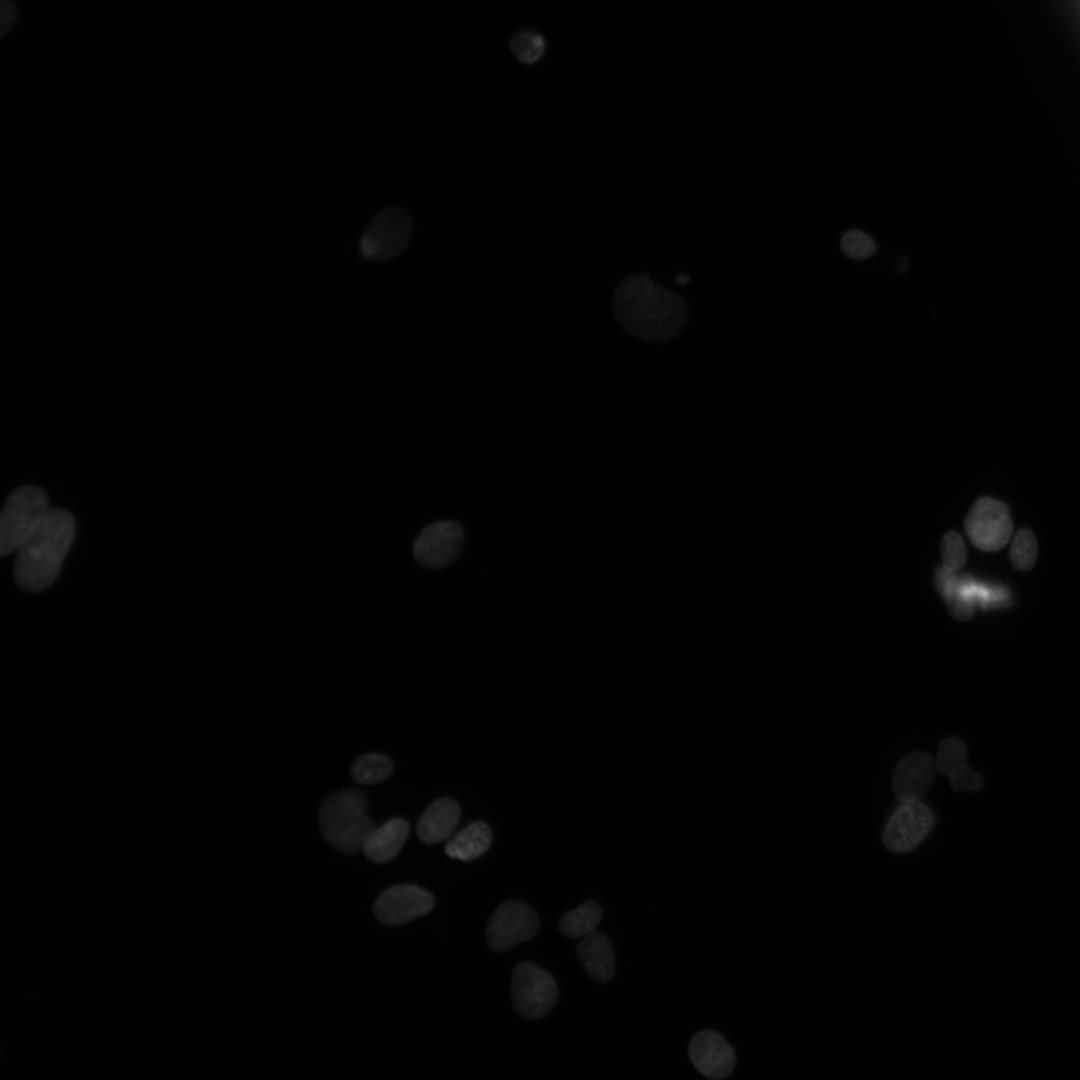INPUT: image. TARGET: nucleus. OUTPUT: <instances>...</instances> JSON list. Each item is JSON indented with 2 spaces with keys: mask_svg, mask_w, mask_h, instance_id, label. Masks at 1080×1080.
<instances>
[{
  "mask_svg": "<svg viewBox=\"0 0 1080 1080\" xmlns=\"http://www.w3.org/2000/svg\"><path fill=\"white\" fill-rule=\"evenodd\" d=\"M460 819L458 804L449 798L438 799L422 814L417 826L419 838L428 844L447 839Z\"/></svg>",
  "mask_w": 1080,
  "mask_h": 1080,
  "instance_id": "2eb2a0df",
  "label": "nucleus"
},
{
  "mask_svg": "<svg viewBox=\"0 0 1080 1080\" xmlns=\"http://www.w3.org/2000/svg\"><path fill=\"white\" fill-rule=\"evenodd\" d=\"M409 834V824L401 818L387 821L371 831L363 844L365 856L374 863H386L400 851Z\"/></svg>",
  "mask_w": 1080,
  "mask_h": 1080,
  "instance_id": "dca6fc26",
  "label": "nucleus"
},
{
  "mask_svg": "<svg viewBox=\"0 0 1080 1080\" xmlns=\"http://www.w3.org/2000/svg\"><path fill=\"white\" fill-rule=\"evenodd\" d=\"M935 761L925 752L914 751L896 765L892 780L894 795L901 801L919 800L936 776Z\"/></svg>",
  "mask_w": 1080,
  "mask_h": 1080,
  "instance_id": "ddd939ff",
  "label": "nucleus"
},
{
  "mask_svg": "<svg viewBox=\"0 0 1080 1080\" xmlns=\"http://www.w3.org/2000/svg\"><path fill=\"white\" fill-rule=\"evenodd\" d=\"M392 763L384 755L370 753L360 756L351 767L352 778L360 784H376L386 780Z\"/></svg>",
  "mask_w": 1080,
  "mask_h": 1080,
  "instance_id": "aec40b11",
  "label": "nucleus"
},
{
  "mask_svg": "<svg viewBox=\"0 0 1080 1080\" xmlns=\"http://www.w3.org/2000/svg\"><path fill=\"white\" fill-rule=\"evenodd\" d=\"M601 916V907L596 902L589 901L565 913L559 921V930L566 937H585L593 932Z\"/></svg>",
  "mask_w": 1080,
  "mask_h": 1080,
  "instance_id": "6ab92c4d",
  "label": "nucleus"
},
{
  "mask_svg": "<svg viewBox=\"0 0 1080 1080\" xmlns=\"http://www.w3.org/2000/svg\"><path fill=\"white\" fill-rule=\"evenodd\" d=\"M934 821L933 812L924 803L903 801L884 829L883 843L892 852H908L928 835Z\"/></svg>",
  "mask_w": 1080,
  "mask_h": 1080,
  "instance_id": "1a4fd4ad",
  "label": "nucleus"
},
{
  "mask_svg": "<svg viewBox=\"0 0 1080 1080\" xmlns=\"http://www.w3.org/2000/svg\"><path fill=\"white\" fill-rule=\"evenodd\" d=\"M1009 557L1013 567L1019 571L1033 568L1037 559V542L1030 530L1021 529L1016 533Z\"/></svg>",
  "mask_w": 1080,
  "mask_h": 1080,
  "instance_id": "4be33fe9",
  "label": "nucleus"
},
{
  "mask_svg": "<svg viewBox=\"0 0 1080 1080\" xmlns=\"http://www.w3.org/2000/svg\"><path fill=\"white\" fill-rule=\"evenodd\" d=\"M509 47L518 62L532 65L538 62L546 50L544 37L534 31H519L512 35Z\"/></svg>",
  "mask_w": 1080,
  "mask_h": 1080,
  "instance_id": "412c9836",
  "label": "nucleus"
},
{
  "mask_svg": "<svg viewBox=\"0 0 1080 1080\" xmlns=\"http://www.w3.org/2000/svg\"><path fill=\"white\" fill-rule=\"evenodd\" d=\"M434 906L432 895L410 884L386 889L374 904L377 919L386 925H400L430 912Z\"/></svg>",
  "mask_w": 1080,
  "mask_h": 1080,
  "instance_id": "9b49d317",
  "label": "nucleus"
},
{
  "mask_svg": "<svg viewBox=\"0 0 1080 1080\" xmlns=\"http://www.w3.org/2000/svg\"><path fill=\"white\" fill-rule=\"evenodd\" d=\"M538 926V918L530 907L517 901L505 902L489 920L486 941L492 950L505 952L531 939Z\"/></svg>",
  "mask_w": 1080,
  "mask_h": 1080,
  "instance_id": "6e6552de",
  "label": "nucleus"
},
{
  "mask_svg": "<svg viewBox=\"0 0 1080 1080\" xmlns=\"http://www.w3.org/2000/svg\"><path fill=\"white\" fill-rule=\"evenodd\" d=\"M577 955L589 976L597 982L609 981L615 972V955L609 940L590 933L577 946Z\"/></svg>",
  "mask_w": 1080,
  "mask_h": 1080,
  "instance_id": "f3484780",
  "label": "nucleus"
},
{
  "mask_svg": "<svg viewBox=\"0 0 1080 1080\" xmlns=\"http://www.w3.org/2000/svg\"><path fill=\"white\" fill-rule=\"evenodd\" d=\"M511 996L520 1016L539 1019L552 1010L558 992L548 972L533 963L522 962L513 971Z\"/></svg>",
  "mask_w": 1080,
  "mask_h": 1080,
  "instance_id": "423d86ee",
  "label": "nucleus"
},
{
  "mask_svg": "<svg viewBox=\"0 0 1080 1080\" xmlns=\"http://www.w3.org/2000/svg\"><path fill=\"white\" fill-rule=\"evenodd\" d=\"M413 228V218L406 209L388 207L381 210L362 236L364 256L378 262L394 259L407 247Z\"/></svg>",
  "mask_w": 1080,
  "mask_h": 1080,
  "instance_id": "39448f33",
  "label": "nucleus"
},
{
  "mask_svg": "<svg viewBox=\"0 0 1080 1080\" xmlns=\"http://www.w3.org/2000/svg\"><path fill=\"white\" fill-rule=\"evenodd\" d=\"M491 842V832L482 822L469 824L446 844L445 851L451 858L470 861L487 851Z\"/></svg>",
  "mask_w": 1080,
  "mask_h": 1080,
  "instance_id": "a211bd4d",
  "label": "nucleus"
},
{
  "mask_svg": "<svg viewBox=\"0 0 1080 1080\" xmlns=\"http://www.w3.org/2000/svg\"><path fill=\"white\" fill-rule=\"evenodd\" d=\"M463 544L464 532L458 523L450 520L437 521L419 533L414 542L413 554L422 566L441 569L457 558Z\"/></svg>",
  "mask_w": 1080,
  "mask_h": 1080,
  "instance_id": "9d476101",
  "label": "nucleus"
},
{
  "mask_svg": "<svg viewBox=\"0 0 1080 1080\" xmlns=\"http://www.w3.org/2000/svg\"><path fill=\"white\" fill-rule=\"evenodd\" d=\"M964 526L971 542L986 552L1004 547L1013 531L1008 507L990 497H982L975 502Z\"/></svg>",
  "mask_w": 1080,
  "mask_h": 1080,
  "instance_id": "0eeeda50",
  "label": "nucleus"
},
{
  "mask_svg": "<svg viewBox=\"0 0 1080 1080\" xmlns=\"http://www.w3.org/2000/svg\"><path fill=\"white\" fill-rule=\"evenodd\" d=\"M612 311L625 332L651 344L675 339L689 319L685 300L645 274L629 276L617 285Z\"/></svg>",
  "mask_w": 1080,
  "mask_h": 1080,
  "instance_id": "f257e3e1",
  "label": "nucleus"
},
{
  "mask_svg": "<svg viewBox=\"0 0 1080 1080\" xmlns=\"http://www.w3.org/2000/svg\"><path fill=\"white\" fill-rule=\"evenodd\" d=\"M18 8L14 0H0V36H4L14 25Z\"/></svg>",
  "mask_w": 1080,
  "mask_h": 1080,
  "instance_id": "393cba45",
  "label": "nucleus"
},
{
  "mask_svg": "<svg viewBox=\"0 0 1080 1080\" xmlns=\"http://www.w3.org/2000/svg\"><path fill=\"white\" fill-rule=\"evenodd\" d=\"M75 535L73 516L64 509L50 510L16 550L15 578L27 591L46 589L56 579Z\"/></svg>",
  "mask_w": 1080,
  "mask_h": 1080,
  "instance_id": "f03ea898",
  "label": "nucleus"
},
{
  "mask_svg": "<svg viewBox=\"0 0 1080 1080\" xmlns=\"http://www.w3.org/2000/svg\"><path fill=\"white\" fill-rule=\"evenodd\" d=\"M936 768L949 779L952 789L958 792H975L983 787L984 780L967 764V747L957 737L942 740L937 749Z\"/></svg>",
  "mask_w": 1080,
  "mask_h": 1080,
  "instance_id": "4468645a",
  "label": "nucleus"
},
{
  "mask_svg": "<svg viewBox=\"0 0 1080 1080\" xmlns=\"http://www.w3.org/2000/svg\"><path fill=\"white\" fill-rule=\"evenodd\" d=\"M49 511L47 497L40 488L23 486L13 491L0 516L1 555L16 552Z\"/></svg>",
  "mask_w": 1080,
  "mask_h": 1080,
  "instance_id": "20e7f679",
  "label": "nucleus"
},
{
  "mask_svg": "<svg viewBox=\"0 0 1080 1080\" xmlns=\"http://www.w3.org/2000/svg\"><path fill=\"white\" fill-rule=\"evenodd\" d=\"M941 555L944 569L955 573L966 561V549L960 535L955 531L947 532L941 541Z\"/></svg>",
  "mask_w": 1080,
  "mask_h": 1080,
  "instance_id": "5701e85b",
  "label": "nucleus"
},
{
  "mask_svg": "<svg viewBox=\"0 0 1080 1080\" xmlns=\"http://www.w3.org/2000/svg\"><path fill=\"white\" fill-rule=\"evenodd\" d=\"M688 1054L697 1071L710 1079H725L735 1068L732 1047L714 1031L695 1034L690 1041Z\"/></svg>",
  "mask_w": 1080,
  "mask_h": 1080,
  "instance_id": "f8f14e48",
  "label": "nucleus"
},
{
  "mask_svg": "<svg viewBox=\"0 0 1080 1080\" xmlns=\"http://www.w3.org/2000/svg\"><path fill=\"white\" fill-rule=\"evenodd\" d=\"M367 799L356 789H346L326 797L319 809V827L335 849L352 854L362 849L374 825L366 814Z\"/></svg>",
  "mask_w": 1080,
  "mask_h": 1080,
  "instance_id": "7ed1b4c3",
  "label": "nucleus"
},
{
  "mask_svg": "<svg viewBox=\"0 0 1080 1080\" xmlns=\"http://www.w3.org/2000/svg\"><path fill=\"white\" fill-rule=\"evenodd\" d=\"M841 248L845 255L856 260L868 258L876 252L873 239L860 230L846 232L841 239Z\"/></svg>",
  "mask_w": 1080,
  "mask_h": 1080,
  "instance_id": "b1692460",
  "label": "nucleus"
}]
</instances>
